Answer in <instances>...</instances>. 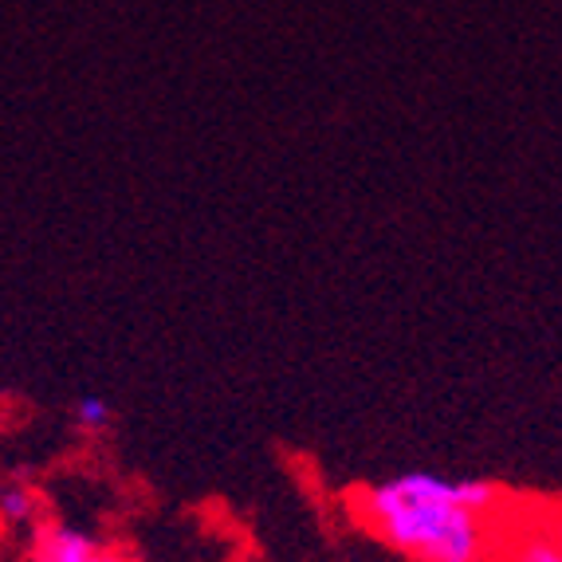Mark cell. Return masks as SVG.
<instances>
[{"label":"cell","mask_w":562,"mask_h":562,"mask_svg":"<svg viewBox=\"0 0 562 562\" xmlns=\"http://www.w3.org/2000/svg\"><path fill=\"white\" fill-rule=\"evenodd\" d=\"M507 562H562V543L554 535H531L507 554Z\"/></svg>","instance_id":"obj_4"},{"label":"cell","mask_w":562,"mask_h":562,"mask_svg":"<svg viewBox=\"0 0 562 562\" xmlns=\"http://www.w3.org/2000/svg\"><path fill=\"white\" fill-rule=\"evenodd\" d=\"M554 539H559V543H562V512H559V516H554Z\"/></svg>","instance_id":"obj_7"},{"label":"cell","mask_w":562,"mask_h":562,"mask_svg":"<svg viewBox=\"0 0 562 562\" xmlns=\"http://www.w3.org/2000/svg\"><path fill=\"white\" fill-rule=\"evenodd\" d=\"M355 512L382 543L417 562H487V527L464 507V480L405 472L362 487Z\"/></svg>","instance_id":"obj_1"},{"label":"cell","mask_w":562,"mask_h":562,"mask_svg":"<svg viewBox=\"0 0 562 562\" xmlns=\"http://www.w3.org/2000/svg\"><path fill=\"white\" fill-rule=\"evenodd\" d=\"M76 425L83 432H103L106 425H111V405H106L103 397H83V402L76 405Z\"/></svg>","instance_id":"obj_5"},{"label":"cell","mask_w":562,"mask_h":562,"mask_svg":"<svg viewBox=\"0 0 562 562\" xmlns=\"http://www.w3.org/2000/svg\"><path fill=\"white\" fill-rule=\"evenodd\" d=\"M94 554H99L94 539H87L83 531L67 524H44L36 531V543H32L36 562H91Z\"/></svg>","instance_id":"obj_2"},{"label":"cell","mask_w":562,"mask_h":562,"mask_svg":"<svg viewBox=\"0 0 562 562\" xmlns=\"http://www.w3.org/2000/svg\"><path fill=\"white\" fill-rule=\"evenodd\" d=\"M40 512V499L36 492H32L29 484H9L4 487V496H0V516H4V524L12 527H24L32 524Z\"/></svg>","instance_id":"obj_3"},{"label":"cell","mask_w":562,"mask_h":562,"mask_svg":"<svg viewBox=\"0 0 562 562\" xmlns=\"http://www.w3.org/2000/svg\"><path fill=\"white\" fill-rule=\"evenodd\" d=\"M91 562H134L131 554H122V551H99Z\"/></svg>","instance_id":"obj_6"}]
</instances>
